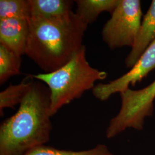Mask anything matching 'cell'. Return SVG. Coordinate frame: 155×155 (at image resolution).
Here are the masks:
<instances>
[{
	"label": "cell",
	"mask_w": 155,
	"mask_h": 155,
	"mask_svg": "<svg viewBox=\"0 0 155 155\" xmlns=\"http://www.w3.org/2000/svg\"><path fill=\"white\" fill-rule=\"evenodd\" d=\"M155 40V0H153L148 11L144 16L132 49L128 55L125 63L132 67L147 48Z\"/></svg>",
	"instance_id": "cell-8"
},
{
	"label": "cell",
	"mask_w": 155,
	"mask_h": 155,
	"mask_svg": "<svg viewBox=\"0 0 155 155\" xmlns=\"http://www.w3.org/2000/svg\"><path fill=\"white\" fill-rule=\"evenodd\" d=\"M141 16L140 1L120 0L103 28V40L111 49L124 46L132 47L141 24Z\"/></svg>",
	"instance_id": "cell-5"
},
{
	"label": "cell",
	"mask_w": 155,
	"mask_h": 155,
	"mask_svg": "<svg viewBox=\"0 0 155 155\" xmlns=\"http://www.w3.org/2000/svg\"><path fill=\"white\" fill-rule=\"evenodd\" d=\"M50 91L35 81L16 113L0 126V155H24L49 142L52 130Z\"/></svg>",
	"instance_id": "cell-2"
},
{
	"label": "cell",
	"mask_w": 155,
	"mask_h": 155,
	"mask_svg": "<svg viewBox=\"0 0 155 155\" xmlns=\"http://www.w3.org/2000/svg\"><path fill=\"white\" fill-rule=\"evenodd\" d=\"M32 75L24 78L20 83L10 84L0 93V114L4 115L6 108H15V106L21 103L25 97L31 89L34 81Z\"/></svg>",
	"instance_id": "cell-11"
},
{
	"label": "cell",
	"mask_w": 155,
	"mask_h": 155,
	"mask_svg": "<svg viewBox=\"0 0 155 155\" xmlns=\"http://www.w3.org/2000/svg\"><path fill=\"white\" fill-rule=\"evenodd\" d=\"M155 68V40L129 72L109 83H99L95 86L92 90L93 95L100 101L108 100L112 94L125 91L129 88L130 84L134 86Z\"/></svg>",
	"instance_id": "cell-6"
},
{
	"label": "cell",
	"mask_w": 155,
	"mask_h": 155,
	"mask_svg": "<svg viewBox=\"0 0 155 155\" xmlns=\"http://www.w3.org/2000/svg\"><path fill=\"white\" fill-rule=\"evenodd\" d=\"M50 89V114L52 117L63 106L81 98L84 93L93 89L94 83L107 77V73L91 66L83 46L64 66L54 72L32 75Z\"/></svg>",
	"instance_id": "cell-3"
},
{
	"label": "cell",
	"mask_w": 155,
	"mask_h": 155,
	"mask_svg": "<svg viewBox=\"0 0 155 155\" xmlns=\"http://www.w3.org/2000/svg\"><path fill=\"white\" fill-rule=\"evenodd\" d=\"M21 56L0 44V84L20 74Z\"/></svg>",
	"instance_id": "cell-12"
},
{
	"label": "cell",
	"mask_w": 155,
	"mask_h": 155,
	"mask_svg": "<svg viewBox=\"0 0 155 155\" xmlns=\"http://www.w3.org/2000/svg\"><path fill=\"white\" fill-rule=\"evenodd\" d=\"M24 155H114L104 144H98L87 150H60L43 145L29 150Z\"/></svg>",
	"instance_id": "cell-13"
},
{
	"label": "cell",
	"mask_w": 155,
	"mask_h": 155,
	"mask_svg": "<svg viewBox=\"0 0 155 155\" xmlns=\"http://www.w3.org/2000/svg\"><path fill=\"white\" fill-rule=\"evenodd\" d=\"M29 32V20L0 19V44L18 55H25Z\"/></svg>",
	"instance_id": "cell-7"
},
{
	"label": "cell",
	"mask_w": 155,
	"mask_h": 155,
	"mask_svg": "<svg viewBox=\"0 0 155 155\" xmlns=\"http://www.w3.org/2000/svg\"><path fill=\"white\" fill-rule=\"evenodd\" d=\"M88 24L72 12L62 18L29 19V32L25 55L44 73L64 66L83 46Z\"/></svg>",
	"instance_id": "cell-1"
},
{
	"label": "cell",
	"mask_w": 155,
	"mask_h": 155,
	"mask_svg": "<svg viewBox=\"0 0 155 155\" xmlns=\"http://www.w3.org/2000/svg\"><path fill=\"white\" fill-rule=\"evenodd\" d=\"M120 0H77L75 12L84 22L89 25L94 22L102 12L114 11Z\"/></svg>",
	"instance_id": "cell-10"
},
{
	"label": "cell",
	"mask_w": 155,
	"mask_h": 155,
	"mask_svg": "<svg viewBox=\"0 0 155 155\" xmlns=\"http://www.w3.org/2000/svg\"><path fill=\"white\" fill-rule=\"evenodd\" d=\"M16 18L29 20V0H0V19Z\"/></svg>",
	"instance_id": "cell-14"
},
{
	"label": "cell",
	"mask_w": 155,
	"mask_h": 155,
	"mask_svg": "<svg viewBox=\"0 0 155 155\" xmlns=\"http://www.w3.org/2000/svg\"><path fill=\"white\" fill-rule=\"evenodd\" d=\"M121 107L118 114L111 120L106 137L111 139L129 127L143 128L145 117L152 116L155 98V81L145 88L133 90L128 88L120 93Z\"/></svg>",
	"instance_id": "cell-4"
},
{
	"label": "cell",
	"mask_w": 155,
	"mask_h": 155,
	"mask_svg": "<svg viewBox=\"0 0 155 155\" xmlns=\"http://www.w3.org/2000/svg\"><path fill=\"white\" fill-rule=\"evenodd\" d=\"M31 18L47 20L59 19L72 12L73 1L71 0H29Z\"/></svg>",
	"instance_id": "cell-9"
}]
</instances>
